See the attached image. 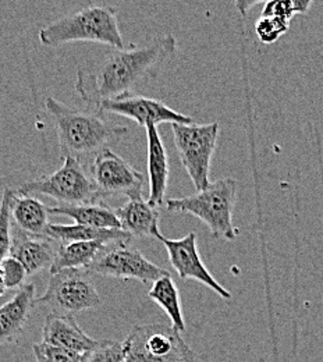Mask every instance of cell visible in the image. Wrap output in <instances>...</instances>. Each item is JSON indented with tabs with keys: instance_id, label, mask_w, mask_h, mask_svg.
Returning <instances> with one entry per match:
<instances>
[{
	"instance_id": "6",
	"label": "cell",
	"mask_w": 323,
	"mask_h": 362,
	"mask_svg": "<svg viewBox=\"0 0 323 362\" xmlns=\"http://www.w3.org/2000/svg\"><path fill=\"white\" fill-rule=\"evenodd\" d=\"M175 145L185 172L196 191L211 185L209 172L218 145L219 123L172 124Z\"/></svg>"
},
{
	"instance_id": "30",
	"label": "cell",
	"mask_w": 323,
	"mask_h": 362,
	"mask_svg": "<svg viewBox=\"0 0 323 362\" xmlns=\"http://www.w3.org/2000/svg\"><path fill=\"white\" fill-rule=\"evenodd\" d=\"M262 1H269V0H234V6H235V8L238 10V13L241 14V16H247V13L255 6V4H258V3H262Z\"/></svg>"
},
{
	"instance_id": "15",
	"label": "cell",
	"mask_w": 323,
	"mask_h": 362,
	"mask_svg": "<svg viewBox=\"0 0 323 362\" xmlns=\"http://www.w3.org/2000/svg\"><path fill=\"white\" fill-rule=\"evenodd\" d=\"M53 241L50 237H34L17 228L13 233L10 255L23 264L28 274H35L50 269L57 254Z\"/></svg>"
},
{
	"instance_id": "12",
	"label": "cell",
	"mask_w": 323,
	"mask_h": 362,
	"mask_svg": "<svg viewBox=\"0 0 323 362\" xmlns=\"http://www.w3.org/2000/svg\"><path fill=\"white\" fill-rule=\"evenodd\" d=\"M148 144V179H149V197L148 202L156 208L166 204V189L169 184V155L159 134L156 124L149 123L146 127Z\"/></svg>"
},
{
	"instance_id": "8",
	"label": "cell",
	"mask_w": 323,
	"mask_h": 362,
	"mask_svg": "<svg viewBox=\"0 0 323 362\" xmlns=\"http://www.w3.org/2000/svg\"><path fill=\"white\" fill-rule=\"evenodd\" d=\"M130 243L114 241L106 244L86 271L107 277L139 280L142 284L153 283L169 274V272L146 259L139 248L131 247Z\"/></svg>"
},
{
	"instance_id": "13",
	"label": "cell",
	"mask_w": 323,
	"mask_h": 362,
	"mask_svg": "<svg viewBox=\"0 0 323 362\" xmlns=\"http://www.w3.org/2000/svg\"><path fill=\"white\" fill-rule=\"evenodd\" d=\"M42 341L78 354L91 351L99 340L90 337L77 323L74 315L49 314L42 326Z\"/></svg>"
},
{
	"instance_id": "9",
	"label": "cell",
	"mask_w": 323,
	"mask_h": 362,
	"mask_svg": "<svg viewBox=\"0 0 323 362\" xmlns=\"http://www.w3.org/2000/svg\"><path fill=\"white\" fill-rule=\"evenodd\" d=\"M90 175L100 198L142 197L143 175L110 148H105L93 156Z\"/></svg>"
},
{
	"instance_id": "26",
	"label": "cell",
	"mask_w": 323,
	"mask_h": 362,
	"mask_svg": "<svg viewBox=\"0 0 323 362\" xmlns=\"http://www.w3.org/2000/svg\"><path fill=\"white\" fill-rule=\"evenodd\" d=\"M37 362H83L84 354L60 349L47 343H35L33 346Z\"/></svg>"
},
{
	"instance_id": "27",
	"label": "cell",
	"mask_w": 323,
	"mask_h": 362,
	"mask_svg": "<svg viewBox=\"0 0 323 362\" xmlns=\"http://www.w3.org/2000/svg\"><path fill=\"white\" fill-rule=\"evenodd\" d=\"M145 334L146 326H136L127 339L123 341L124 344V362H149L148 353L145 347Z\"/></svg>"
},
{
	"instance_id": "2",
	"label": "cell",
	"mask_w": 323,
	"mask_h": 362,
	"mask_svg": "<svg viewBox=\"0 0 323 362\" xmlns=\"http://www.w3.org/2000/svg\"><path fill=\"white\" fill-rule=\"evenodd\" d=\"M45 106L56 129L61 158L83 160L129 134V127L106 119L98 110H81L50 96Z\"/></svg>"
},
{
	"instance_id": "25",
	"label": "cell",
	"mask_w": 323,
	"mask_h": 362,
	"mask_svg": "<svg viewBox=\"0 0 323 362\" xmlns=\"http://www.w3.org/2000/svg\"><path fill=\"white\" fill-rule=\"evenodd\" d=\"M290 21L272 17V16H261V18L255 23V33L262 44H274L277 40L288 31Z\"/></svg>"
},
{
	"instance_id": "3",
	"label": "cell",
	"mask_w": 323,
	"mask_h": 362,
	"mask_svg": "<svg viewBox=\"0 0 323 362\" xmlns=\"http://www.w3.org/2000/svg\"><path fill=\"white\" fill-rule=\"evenodd\" d=\"M40 42L47 47L71 42H96L126 47L117 20V10L110 6H88L47 24L40 31Z\"/></svg>"
},
{
	"instance_id": "20",
	"label": "cell",
	"mask_w": 323,
	"mask_h": 362,
	"mask_svg": "<svg viewBox=\"0 0 323 362\" xmlns=\"http://www.w3.org/2000/svg\"><path fill=\"white\" fill-rule=\"evenodd\" d=\"M148 296L155 304H158L165 311V314L172 322V327L179 333H184L187 325L182 308L180 291L173 277L170 274H165L156 281H153Z\"/></svg>"
},
{
	"instance_id": "19",
	"label": "cell",
	"mask_w": 323,
	"mask_h": 362,
	"mask_svg": "<svg viewBox=\"0 0 323 362\" xmlns=\"http://www.w3.org/2000/svg\"><path fill=\"white\" fill-rule=\"evenodd\" d=\"M47 237L60 243L99 241L110 244L114 241H131L133 237L122 228H98L83 225H53L47 227Z\"/></svg>"
},
{
	"instance_id": "4",
	"label": "cell",
	"mask_w": 323,
	"mask_h": 362,
	"mask_svg": "<svg viewBox=\"0 0 323 362\" xmlns=\"http://www.w3.org/2000/svg\"><path fill=\"white\" fill-rule=\"evenodd\" d=\"M237 199V181L221 179L211 182L194 195L170 198L166 208L176 214H189L204 222L215 240L233 241L238 235V228L233 225V212Z\"/></svg>"
},
{
	"instance_id": "7",
	"label": "cell",
	"mask_w": 323,
	"mask_h": 362,
	"mask_svg": "<svg viewBox=\"0 0 323 362\" xmlns=\"http://www.w3.org/2000/svg\"><path fill=\"white\" fill-rule=\"evenodd\" d=\"M37 304H45L54 314L76 315L99 307L100 296L90 272L63 269L50 274L47 291Z\"/></svg>"
},
{
	"instance_id": "5",
	"label": "cell",
	"mask_w": 323,
	"mask_h": 362,
	"mask_svg": "<svg viewBox=\"0 0 323 362\" xmlns=\"http://www.w3.org/2000/svg\"><path fill=\"white\" fill-rule=\"evenodd\" d=\"M17 192L23 195H47L57 205L93 204L102 199L90 172L74 156L63 158L61 168L54 173L25 181L17 188Z\"/></svg>"
},
{
	"instance_id": "22",
	"label": "cell",
	"mask_w": 323,
	"mask_h": 362,
	"mask_svg": "<svg viewBox=\"0 0 323 362\" xmlns=\"http://www.w3.org/2000/svg\"><path fill=\"white\" fill-rule=\"evenodd\" d=\"M11 194L13 188L6 187L3 189L0 202V262L10 255L13 244V230H11Z\"/></svg>"
},
{
	"instance_id": "23",
	"label": "cell",
	"mask_w": 323,
	"mask_h": 362,
	"mask_svg": "<svg viewBox=\"0 0 323 362\" xmlns=\"http://www.w3.org/2000/svg\"><path fill=\"white\" fill-rule=\"evenodd\" d=\"M314 0H269L265 3L261 16L280 17L290 21L295 14H307Z\"/></svg>"
},
{
	"instance_id": "18",
	"label": "cell",
	"mask_w": 323,
	"mask_h": 362,
	"mask_svg": "<svg viewBox=\"0 0 323 362\" xmlns=\"http://www.w3.org/2000/svg\"><path fill=\"white\" fill-rule=\"evenodd\" d=\"M50 215H61L71 218L77 225L98 228H122L116 211L105 202L80 204V205H57L49 208ZM123 230V228H122Z\"/></svg>"
},
{
	"instance_id": "29",
	"label": "cell",
	"mask_w": 323,
	"mask_h": 362,
	"mask_svg": "<svg viewBox=\"0 0 323 362\" xmlns=\"http://www.w3.org/2000/svg\"><path fill=\"white\" fill-rule=\"evenodd\" d=\"M149 362H196V356L192 349L185 343L182 334H179L173 350L162 357H152L148 354Z\"/></svg>"
},
{
	"instance_id": "14",
	"label": "cell",
	"mask_w": 323,
	"mask_h": 362,
	"mask_svg": "<svg viewBox=\"0 0 323 362\" xmlns=\"http://www.w3.org/2000/svg\"><path fill=\"white\" fill-rule=\"evenodd\" d=\"M35 305V286L25 283L8 303L0 307V346L16 341L21 336Z\"/></svg>"
},
{
	"instance_id": "28",
	"label": "cell",
	"mask_w": 323,
	"mask_h": 362,
	"mask_svg": "<svg viewBox=\"0 0 323 362\" xmlns=\"http://www.w3.org/2000/svg\"><path fill=\"white\" fill-rule=\"evenodd\" d=\"M1 268L4 273V283H6L7 290L8 288H20L24 286V281H25V277L28 276V273L18 259L8 255L7 258H4L1 261Z\"/></svg>"
},
{
	"instance_id": "17",
	"label": "cell",
	"mask_w": 323,
	"mask_h": 362,
	"mask_svg": "<svg viewBox=\"0 0 323 362\" xmlns=\"http://www.w3.org/2000/svg\"><path fill=\"white\" fill-rule=\"evenodd\" d=\"M11 219L21 231L34 237H47L49 208L33 195L18 194L13 188Z\"/></svg>"
},
{
	"instance_id": "11",
	"label": "cell",
	"mask_w": 323,
	"mask_h": 362,
	"mask_svg": "<svg viewBox=\"0 0 323 362\" xmlns=\"http://www.w3.org/2000/svg\"><path fill=\"white\" fill-rule=\"evenodd\" d=\"M159 241L165 245L170 264L175 271L179 273L180 279H194L213 290L222 298L230 300V291L225 288L204 265L198 250V238L194 231L179 240H169L165 235H160Z\"/></svg>"
},
{
	"instance_id": "10",
	"label": "cell",
	"mask_w": 323,
	"mask_h": 362,
	"mask_svg": "<svg viewBox=\"0 0 323 362\" xmlns=\"http://www.w3.org/2000/svg\"><path fill=\"white\" fill-rule=\"evenodd\" d=\"M96 110L100 113H112V115L127 117L136 122L141 127H146L149 123L156 126L160 123H170V124L195 123L192 117L173 110L166 103L153 98H146L136 93L117 98V99L105 100L98 106Z\"/></svg>"
},
{
	"instance_id": "1",
	"label": "cell",
	"mask_w": 323,
	"mask_h": 362,
	"mask_svg": "<svg viewBox=\"0 0 323 362\" xmlns=\"http://www.w3.org/2000/svg\"><path fill=\"white\" fill-rule=\"evenodd\" d=\"M177 40L163 35L145 45L109 52L99 63L77 71L76 92L91 107L110 99L133 95L145 81L156 80L163 64L176 53Z\"/></svg>"
},
{
	"instance_id": "24",
	"label": "cell",
	"mask_w": 323,
	"mask_h": 362,
	"mask_svg": "<svg viewBox=\"0 0 323 362\" xmlns=\"http://www.w3.org/2000/svg\"><path fill=\"white\" fill-rule=\"evenodd\" d=\"M124 344L116 340H99L91 351L86 353L83 362H124Z\"/></svg>"
},
{
	"instance_id": "21",
	"label": "cell",
	"mask_w": 323,
	"mask_h": 362,
	"mask_svg": "<svg viewBox=\"0 0 323 362\" xmlns=\"http://www.w3.org/2000/svg\"><path fill=\"white\" fill-rule=\"evenodd\" d=\"M105 245L99 241L61 243L50 267V274L63 269H87Z\"/></svg>"
},
{
	"instance_id": "31",
	"label": "cell",
	"mask_w": 323,
	"mask_h": 362,
	"mask_svg": "<svg viewBox=\"0 0 323 362\" xmlns=\"http://www.w3.org/2000/svg\"><path fill=\"white\" fill-rule=\"evenodd\" d=\"M7 287L4 283V273H3V268H1V262H0V296H3L6 293Z\"/></svg>"
},
{
	"instance_id": "16",
	"label": "cell",
	"mask_w": 323,
	"mask_h": 362,
	"mask_svg": "<svg viewBox=\"0 0 323 362\" xmlns=\"http://www.w3.org/2000/svg\"><path fill=\"white\" fill-rule=\"evenodd\" d=\"M159 208L143 201L142 197L129 198L120 208L114 209L122 228L133 238H156L162 235L159 231Z\"/></svg>"
}]
</instances>
